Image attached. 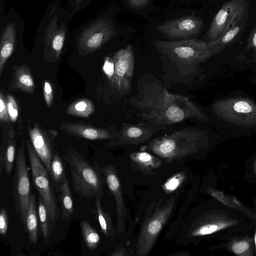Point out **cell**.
<instances>
[{
  "label": "cell",
  "mask_w": 256,
  "mask_h": 256,
  "mask_svg": "<svg viewBox=\"0 0 256 256\" xmlns=\"http://www.w3.org/2000/svg\"><path fill=\"white\" fill-rule=\"evenodd\" d=\"M58 200L61 208L60 219H69L74 212V204L69 183L66 177L62 182L59 192Z\"/></svg>",
  "instance_id": "603a6c76"
},
{
  "label": "cell",
  "mask_w": 256,
  "mask_h": 256,
  "mask_svg": "<svg viewBox=\"0 0 256 256\" xmlns=\"http://www.w3.org/2000/svg\"><path fill=\"white\" fill-rule=\"evenodd\" d=\"M132 163L140 170L149 172L158 168L162 160L152 154L144 152H134L130 154Z\"/></svg>",
  "instance_id": "44dd1931"
},
{
  "label": "cell",
  "mask_w": 256,
  "mask_h": 256,
  "mask_svg": "<svg viewBox=\"0 0 256 256\" xmlns=\"http://www.w3.org/2000/svg\"><path fill=\"white\" fill-rule=\"evenodd\" d=\"M154 46L177 64L194 66L216 53L208 42L184 38L180 40H156Z\"/></svg>",
  "instance_id": "277c9868"
},
{
  "label": "cell",
  "mask_w": 256,
  "mask_h": 256,
  "mask_svg": "<svg viewBox=\"0 0 256 256\" xmlns=\"http://www.w3.org/2000/svg\"><path fill=\"white\" fill-rule=\"evenodd\" d=\"M101 170L108 187L116 200L118 216L116 232L120 234L124 232V217L126 212L120 180L114 166L112 165L104 166L102 168Z\"/></svg>",
  "instance_id": "5bb4252c"
},
{
  "label": "cell",
  "mask_w": 256,
  "mask_h": 256,
  "mask_svg": "<svg viewBox=\"0 0 256 256\" xmlns=\"http://www.w3.org/2000/svg\"><path fill=\"white\" fill-rule=\"evenodd\" d=\"M36 197L32 194L26 217V230L29 242L36 244L38 242V224Z\"/></svg>",
  "instance_id": "7402d4cb"
},
{
  "label": "cell",
  "mask_w": 256,
  "mask_h": 256,
  "mask_svg": "<svg viewBox=\"0 0 256 256\" xmlns=\"http://www.w3.org/2000/svg\"><path fill=\"white\" fill-rule=\"evenodd\" d=\"M117 33L113 25L105 21H100L88 34L80 39L78 46L81 54H88L98 50Z\"/></svg>",
  "instance_id": "4fadbf2b"
},
{
  "label": "cell",
  "mask_w": 256,
  "mask_h": 256,
  "mask_svg": "<svg viewBox=\"0 0 256 256\" xmlns=\"http://www.w3.org/2000/svg\"><path fill=\"white\" fill-rule=\"evenodd\" d=\"M138 94L130 99L142 120L165 126L194 118L206 122L208 118L188 98L169 92L156 81L144 82Z\"/></svg>",
  "instance_id": "6da1fadb"
},
{
  "label": "cell",
  "mask_w": 256,
  "mask_h": 256,
  "mask_svg": "<svg viewBox=\"0 0 256 256\" xmlns=\"http://www.w3.org/2000/svg\"><path fill=\"white\" fill-rule=\"evenodd\" d=\"M174 204L175 198L173 196L164 206L158 204L154 211L144 221L136 246L137 256H146L149 254L169 218Z\"/></svg>",
  "instance_id": "ba28073f"
},
{
  "label": "cell",
  "mask_w": 256,
  "mask_h": 256,
  "mask_svg": "<svg viewBox=\"0 0 256 256\" xmlns=\"http://www.w3.org/2000/svg\"><path fill=\"white\" fill-rule=\"evenodd\" d=\"M0 120L4 122H8L10 121L7 108L6 97L2 90L0 93Z\"/></svg>",
  "instance_id": "74e56055"
},
{
  "label": "cell",
  "mask_w": 256,
  "mask_h": 256,
  "mask_svg": "<svg viewBox=\"0 0 256 256\" xmlns=\"http://www.w3.org/2000/svg\"><path fill=\"white\" fill-rule=\"evenodd\" d=\"M6 101L8 115L10 122H16L18 116V109L17 102L14 98L10 94L6 96Z\"/></svg>",
  "instance_id": "836d02e7"
},
{
  "label": "cell",
  "mask_w": 256,
  "mask_h": 256,
  "mask_svg": "<svg viewBox=\"0 0 256 256\" xmlns=\"http://www.w3.org/2000/svg\"><path fill=\"white\" fill-rule=\"evenodd\" d=\"M212 112L220 120L245 129H256V102L246 97L236 96L216 100Z\"/></svg>",
  "instance_id": "8992f818"
},
{
  "label": "cell",
  "mask_w": 256,
  "mask_h": 256,
  "mask_svg": "<svg viewBox=\"0 0 256 256\" xmlns=\"http://www.w3.org/2000/svg\"><path fill=\"white\" fill-rule=\"evenodd\" d=\"M14 134L9 132L8 135L4 138L0 148V180L2 176V169L7 176H10L14 164L16 154V142Z\"/></svg>",
  "instance_id": "e0dca14e"
},
{
  "label": "cell",
  "mask_w": 256,
  "mask_h": 256,
  "mask_svg": "<svg viewBox=\"0 0 256 256\" xmlns=\"http://www.w3.org/2000/svg\"><path fill=\"white\" fill-rule=\"evenodd\" d=\"M208 139L206 131L188 128L156 138L147 146L154 154L170 162L197 152Z\"/></svg>",
  "instance_id": "7a4b0ae2"
},
{
  "label": "cell",
  "mask_w": 256,
  "mask_h": 256,
  "mask_svg": "<svg viewBox=\"0 0 256 256\" xmlns=\"http://www.w3.org/2000/svg\"><path fill=\"white\" fill-rule=\"evenodd\" d=\"M8 227V216L5 208H2L0 212V234L4 236L7 233Z\"/></svg>",
  "instance_id": "f35d334b"
},
{
  "label": "cell",
  "mask_w": 256,
  "mask_h": 256,
  "mask_svg": "<svg viewBox=\"0 0 256 256\" xmlns=\"http://www.w3.org/2000/svg\"><path fill=\"white\" fill-rule=\"evenodd\" d=\"M114 74L112 88L125 94L132 90V80L134 68L132 48L128 45L114 53L113 56Z\"/></svg>",
  "instance_id": "30bf717a"
},
{
  "label": "cell",
  "mask_w": 256,
  "mask_h": 256,
  "mask_svg": "<svg viewBox=\"0 0 256 256\" xmlns=\"http://www.w3.org/2000/svg\"><path fill=\"white\" fill-rule=\"evenodd\" d=\"M204 26L202 20L193 13L168 20L158 26L156 29L166 37L184 39L199 33Z\"/></svg>",
  "instance_id": "8fae6325"
},
{
  "label": "cell",
  "mask_w": 256,
  "mask_h": 256,
  "mask_svg": "<svg viewBox=\"0 0 256 256\" xmlns=\"http://www.w3.org/2000/svg\"><path fill=\"white\" fill-rule=\"evenodd\" d=\"M234 223L232 220L217 216H206L192 230L190 236H200L210 234L230 227Z\"/></svg>",
  "instance_id": "d6986e66"
},
{
  "label": "cell",
  "mask_w": 256,
  "mask_h": 256,
  "mask_svg": "<svg viewBox=\"0 0 256 256\" xmlns=\"http://www.w3.org/2000/svg\"><path fill=\"white\" fill-rule=\"evenodd\" d=\"M163 126L150 122L136 124H125L120 130L118 137L107 145L112 147L143 144L148 142Z\"/></svg>",
  "instance_id": "7c38bea8"
},
{
  "label": "cell",
  "mask_w": 256,
  "mask_h": 256,
  "mask_svg": "<svg viewBox=\"0 0 256 256\" xmlns=\"http://www.w3.org/2000/svg\"><path fill=\"white\" fill-rule=\"evenodd\" d=\"M254 82L256 83V76L254 78Z\"/></svg>",
  "instance_id": "7bdbcfd3"
},
{
  "label": "cell",
  "mask_w": 256,
  "mask_h": 256,
  "mask_svg": "<svg viewBox=\"0 0 256 256\" xmlns=\"http://www.w3.org/2000/svg\"><path fill=\"white\" fill-rule=\"evenodd\" d=\"M38 211L42 232L45 241L47 242L50 236V218L46 205L42 198L40 196H38Z\"/></svg>",
  "instance_id": "f1b7e54d"
},
{
  "label": "cell",
  "mask_w": 256,
  "mask_h": 256,
  "mask_svg": "<svg viewBox=\"0 0 256 256\" xmlns=\"http://www.w3.org/2000/svg\"><path fill=\"white\" fill-rule=\"evenodd\" d=\"M128 255L126 249L122 246L116 248L111 254V256H124Z\"/></svg>",
  "instance_id": "60d3db41"
},
{
  "label": "cell",
  "mask_w": 256,
  "mask_h": 256,
  "mask_svg": "<svg viewBox=\"0 0 256 256\" xmlns=\"http://www.w3.org/2000/svg\"><path fill=\"white\" fill-rule=\"evenodd\" d=\"M254 244H255L256 250V232L254 234Z\"/></svg>",
  "instance_id": "b9f144b4"
},
{
  "label": "cell",
  "mask_w": 256,
  "mask_h": 256,
  "mask_svg": "<svg viewBox=\"0 0 256 256\" xmlns=\"http://www.w3.org/2000/svg\"><path fill=\"white\" fill-rule=\"evenodd\" d=\"M48 172L56 192L58 193L62 182L66 176L65 164L56 151H54Z\"/></svg>",
  "instance_id": "cb8c5ba5"
},
{
  "label": "cell",
  "mask_w": 256,
  "mask_h": 256,
  "mask_svg": "<svg viewBox=\"0 0 256 256\" xmlns=\"http://www.w3.org/2000/svg\"><path fill=\"white\" fill-rule=\"evenodd\" d=\"M10 90H19L29 94H32L36 88L30 69L26 64L17 67L11 78Z\"/></svg>",
  "instance_id": "ac0fdd59"
},
{
  "label": "cell",
  "mask_w": 256,
  "mask_h": 256,
  "mask_svg": "<svg viewBox=\"0 0 256 256\" xmlns=\"http://www.w3.org/2000/svg\"><path fill=\"white\" fill-rule=\"evenodd\" d=\"M82 236L88 248L94 250L98 246L100 238L97 230L86 220L80 224Z\"/></svg>",
  "instance_id": "4316f807"
},
{
  "label": "cell",
  "mask_w": 256,
  "mask_h": 256,
  "mask_svg": "<svg viewBox=\"0 0 256 256\" xmlns=\"http://www.w3.org/2000/svg\"><path fill=\"white\" fill-rule=\"evenodd\" d=\"M242 28L243 24L240 23L226 32L215 40L208 42V44L217 54L234 42Z\"/></svg>",
  "instance_id": "484cf974"
},
{
  "label": "cell",
  "mask_w": 256,
  "mask_h": 256,
  "mask_svg": "<svg viewBox=\"0 0 256 256\" xmlns=\"http://www.w3.org/2000/svg\"><path fill=\"white\" fill-rule=\"evenodd\" d=\"M25 144L26 142L22 140L17 151L12 194L16 212L26 232V217L32 194L24 154Z\"/></svg>",
  "instance_id": "52a82bcc"
},
{
  "label": "cell",
  "mask_w": 256,
  "mask_h": 256,
  "mask_svg": "<svg viewBox=\"0 0 256 256\" xmlns=\"http://www.w3.org/2000/svg\"><path fill=\"white\" fill-rule=\"evenodd\" d=\"M208 192L212 196L225 205L230 207H235L236 205L240 204L239 202L236 199L228 196L222 192L211 188H209L208 190Z\"/></svg>",
  "instance_id": "d6a6232c"
},
{
  "label": "cell",
  "mask_w": 256,
  "mask_h": 256,
  "mask_svg": "<svg viewBox=\"0 0 256 256\" xmlns=\"http://www.w3.org/2000/svg\"><path fill=\"white\" fill-rule=\"evenodd\" d=\"M244 51L250 54V60L256 63V24L251 30Z\"/></svg>",
  "instance_id": "1f68e13d"
},
{
  "label": "cell",
  "mask_w": 256,
  "mask_h": 256,
  "mask_svg": "<svg viewBox=\"0 0 256 256\" xmlns=\"http://www.w3.org/2000/svg\"><path fill=\"white\" fill-rule=\"evenodd\" d=\"M92 102L87 98H82L72 103L68 107L66 114L78 117L87 118L94 111Z\"/></svg>",
  "instance_id": "83f0119b"
},
{
  "label": "cell",
  "mask_w": 256,
  "mask_h": 256,
  "mask_svg": "<svg viewBox=\"0 0 256 256\" xmlns=\"http://www.w3.org/2000/svg\"><path fill=\"white\" fill-rule=\"evenodd\" d=\"M28 131L35 151L49 172L54 153L52 141L48 133L36 122L34 123L32 128L28 126Z\"/></svg>",
  "instance_id": "2e32d148"
},
{
  "label": "cell",
  "mask_w": 256,
  "mask_h": 256,
  "mask_svg": "<svg viewBox=\"0 0 256 256\" xmlns=\"http://www.w3.org/2000/svg\"><path fill=\"white\" fill-rule=\"evenodd\" d=\"M68 162L75 192L90 199L100 198L104 194V180L98 166H92L73 148L70 147L64 154Z\"/></svg>",
  "instance_id": "3957f363"
},
{
  "label": "cell",
  "mask_w": 256,
  "mask_h": 256,
  "mask_svg": "<svg viewBox=\"0 0 256 256\" xmlns=\"http://www.w3.org/2000/svg\"><path fill=\"white\" fill-rule=\"evenodd\" d=\"M95 206L96 209L88 208V210L96 216L101 230L106 237L114 236L116 232L110 213L106 212L102 208L100 198H96Z\"/></svg>",
  "instance_id": "d4e9b609"
},
{
  "label": "cell",
  "mask_w": 256,
  "mask_h": 256,
  "mask_svg": "<svg viewBox=\"0 0 256 256\" xmlns=\"http://www.w3.org/2000/svg\"><path fill=\"white\" fill-rule=\"evenodd\" d=\"M62 131L68 135L90 140H101L117 138L120 132L114 133V130L75 122H62L60 126Z\"/></svg>",
  "instance_id": "9a60e30c"
},
{
  "label": "cell",
  "mask_w": 256,
  "mask_h": 256,
  "mask_svg": "<svg viewBox=\"0 0 256 256\" xmlns=\"http://www.w3.org/2000/svg\"><path fill=\"white\" fill-rule=\"evenodd\" d=\"M32 169V184L46 205L50 218V233L52 230L60 217V210L58 206L54 190V185L46 167L35 151L30 140H26Z\"/></svg>",
  "instance_id": "5b68a950"
},
{
  "label": "cell",
  "mask_w": 256,
  "mask_h": 256,
  "mask_svg": "<svg viewBox=\"0 0 256 256\" xmlns=\"http://www.w3.org/2000/svg\"><path fill=\"white\" fill-rule=\"evenodd\" d=\"M16 34L14 26L8 24L2 35L0 44V76L5 64L12 54L16 46Z\"/></svg>",
  "instance_id": "ffe728a7"
},
{
  "label": "cell",
  "mask_w": 256,
  "mask_h": 256,
  "mask_svg": "<svg viewBox=\"0 0 256 256\" xmlns=\"http://www.w3.org/2000/svg\"><path fill=\"white\" fill-rule=\"evenodd\" d=\"M246 9V0H230L224 2L214 18L207 38L212 42L230 28L241 23Z\"/></svg>",
  "instance_id": "9c48e42d"
},
{
  "label": "cell",
  "mask_w": 256,
  "mask_h": 256,
  "mask_svg": "<svg viewBox=\"0 0 256 256\" xmlns=\"http://www.w3.org/2000/svg\"><path fill=\"white\" fill-rule=\"evenodd\" d=\"M184 179L185 174L184 172L177 173L166 181L162 185V188L166 192H172L180 186Z\"/></svg>",
  "instance_id": "4dcf8cb0"
},
{
  "label": "cell",
  "mask_w": 256,
  "mask_h": 256,
  "mask_svg": "<svg viewBox=\"0 0 256 256\" xmlns=\"http://www.w3.org/2000/svg\"><path fill=\"white\" fill-rule=\"evenodd\" d=\"M250 249V244L247 240H240L234 242L232 250L236 255H245Z\"/></svg>",
  "instance_id": "d590c367"
},
{
  "label": "cell",
  "mask_w": 256,
  "mask_h": 256,
  "mask_svg": "<svg viewBox=\"0 0 256 256\" xmlns=\"http://www.w3.org/2000/svg\"><path fill=\"white\" fill-rule=\"evenodd\" d=\"M65 35L64 32H58L50 40L48 45L52 51L54 58L58 59L63 48Z\"/></svg>",
  "instance_id": "f546056e"
},
{
  "label": "cell",
  "mask_w": 256,
  "mask_h": 256,
  "mask_svg": "<svg viewBox=\"0 0 256 256\" xmlns=\"http://www.w3.org/2000/svg\"><path fill=\"white\" fill-rule=\"evenodd\" d=\"M102 69L112 88L114 74V64L113 58L106 56L104 58Z\"/></svg>",
  "instance_id": "e575fe53"
},
{
  "label": "cell",
  "mask_w": 256,
  "mask_h": 256,
  "mask_svg": "<svg viewBox=\"0 0 256 256\" xmlns=\"http://www.w3.org/2000/svg\"><path fill=\"white\" fill-rule=\"evenodd\" d=\"M130 6L136 9H142L148 4L149 0H128Z\"/></svg>",
  "instance_id": "ab89813d"
},
{
  "label": "cell",
  "mask_w": 256,
  "mask_h": 256,
  "mask_svg": "<svg viewBox=\"0 0 256 256\" xmlns=\"http://www.w3.org/2000/svg\"><path fill=\"white\" fill-rule=\"evenodd\" d=\"M44 97L48 107L52 105L54 100L53 88L51 83L45 80L43 84Z\"/></svg>",
  "instance_id": "8d00e7d4"
}]
</instances>
